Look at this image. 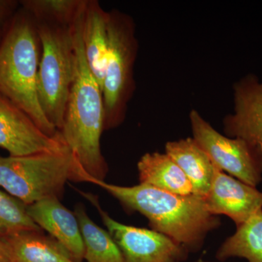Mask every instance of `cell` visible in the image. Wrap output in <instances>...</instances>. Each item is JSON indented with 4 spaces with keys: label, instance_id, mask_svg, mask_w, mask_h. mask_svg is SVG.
I'll return each instance as SVG.
<instances>
[{
    "label": "cell",
    "instance_id": "obj_1",
    "mask_svg": "<svg viewBox=\"0 0 262 262\" xmlns=\"http://www.w3.org/2000/svg\"><path fill=\"white\" fill-rule=\"evenodd\" d=\"M91 184L110 193L127 211L144 215L151 229L173 239L189 253L199 251L208 234L221 225L218 215L208 211L204 198L195 194L179 195L141 183L133 187L105 181Z\"/></svg>",
    "mask_w": 262,
    "mask_h": 262
},
{
    "label": "cell",
    "instance_id": "obj_2",
    "mask_svg": "<svg viewBox=\"0 0 262 262\" xmlns=\"http://www.w3.org/2000/svg\"><path fill=\"white\" fill-rule=\"evenodd\" d=\"M83 13L75 24V78L59 132L92 183L104 181L108 168L101 149V134L105 131L103 94L84 55L81 34Z\"/></svg>",
    "mask_w": 262,
    "mask_h": 262
},
{
    "label": "cell",
    "instance_id": "obj_3",
    "mask_svg": "<svg viewBox=\"0 0 262 262\" xmlns=\"http://www.w3.org/2000/svg\"><path fill=\"white\" fill-rule=\"evenodd\" d=\"M40 56L37 24L20 7L0 42V94L27 114L45 134L55 137L60 132L46 118L38 98Z\"/></svg>",
    "mask_w": 262,
    "mask_h": 262
},
{
    "label": "cell",
    "instance_id": "obj_4",
    "mask_svg": "<svg viewBox=\"0 0 262 262\" xmlns=\"http://www.w3.org/2000/svg\"><path fill=\"white\" fill-rule=\"evenodd\" d=\"M69 147L20 157L0 156V187L27 206L61 200L68 182L91 183Z\"/></svg>",
    "mask_w": 262,
    "mask_h": 262
},
{
    "label": "cell",
    "instance_id": "obj_5",
    "mask_svg": "<svg viewBox=\"0 0 262 262\" xmlns=\"http://www.w3.org/2000/svg\"><path fill=\"white\" fill-rule=\"evenodd\" d=\"M35 22L41 43L38 98L46 118L60 131L75 78L77 21L71 25L42 20Z\"/></svg>",
    "mask_w": 262,
    "mask_h": 262
},
{
    "label": "cell",
    "instance_id": "obj_6",
    "mask_svg": "<svg viewBox=\"0 0 262 262\" xmlns=\"http://www.w3.org/2000/svg\"><path fill=\"white\" fill-rule=\"evenodd\" d=\"M108 48L102 86L104 130L120 126L136 90L134 66L139 43L134 19L118 10L108 12Z\"/></svg>",
    "mask_w": 262,
    "mask_h": 262
},
{
    "label": "cell",
    "instance_id": "obj_7",
    "mask_svg": "<svg viewBox=\"0 0 262 262\" xmlns=\"http://www.w3.org/2000/svg\"><path fill=\"white\" fill-rule=\"evenodd\" d=\"M192 137L220 170L257 187L262 180V156L247 141L222 135L195 110L189 113Z\"/></svg>",
    "mask_w": 262,
    "mask_h": 262
},
{
    "label": "cell",
    "instance_id": "obj_8",
    "mask_svg": "<svg viewBox=\"0 0 262 262\" xmlns=\"http://www.w3.org/2000/svg\"><path fill=\"white\" fill-rule=\"evenodd\" d=\"M80 193L96 207L125 262H184L187 259L189 251L173 239L153 229L120 223L103 211L97 196Z\"/></svg>",
    "mask_w": 262,
    "mask_h": 262
},
{
    "label": "cell",
    "instance_id": "obj_9",
    "mask_svg": "<svg viewBox=\"0 0 262 262\" xmlns=\"http://www.w3.org/2000/svg\"><path fill=\"white\" fill-rule=\"evenodd\" d=\"M68 147L61 134L47 135L23 110L0 94V148L10 156L59 151Z\"/></svg>",
    "mask_w": 262,
    "mask_h": 262
},
{
    "label": "cell",
    "instance_id": "obj_10",
    "mask_svg": "<svg viewBox=\"0 0 262 262\" xmlns=\"http://www.w3.org/2000/svg\"><path fill=\"white\" fill-rule=\"evenodd\" d=\"M233 113L224 118L225 136L247 141L262 156V80L249 73L233 84Z\"/></svg>",
    "mask_w": 262,
    "mask_h": 262
},
{
    "label": "cell",
    "instance_id": "obj_11",
    "mask_svg": "<svg viewBox=\"0 0 262 262\" xmlns=\"http://www.w3.org/2000/svg\"><path fill=\"white\" fill-rule=\"evenodd\" d=\"M204 199L208 211L215 215H227L236 227L262 209V192L257 187L231 177L217 166L211 189Z\"/></svg>",
    "mask_w": 262,
    "mask_h": 262
},
{
    "label": "cell",
    "instance_id": "obj_12",
    "mask_svg": "<svg viewBox=\"0 0 262 262\" xmlns=\"http://www.w3.org/2000/svg\"><path fill=\"white\" fill-rule=\"evenodd\" d=\"M33 221L64 248L76 262L84 260V247L75 213L58 198H48L27 206Z\"/></svg>",
    "mask_w": 262,
    "mask_h": 262
},
{
    "label": "cell",
    "instance_id": "obj_13",
    "mask_svg": "<svg viewBox=\"0 0 262 262\" xmlns=\"http://www.w3.org/2000/svg\"><path fill=\"white\" fill-rule=\"evenodd\" d=\"M108 12L96 0H86L82 16V34L88 64L101 91L107 59Z\"/></svg>",
    "mask_w": 262,
    "mask_h": 262
},
{
    "label": "cell",
    "instance_id": "obj_14",
    "mask_svg": "<svg viewBox=\"0 0 262 262\" xmlns=\"http://www.w3.org/2000/svg\"><path fill=\"white\" fill-rule=\"evenodd\" d=\"M165 154L182 169L194 189V194L205 198L211 189L216 165L193 137L168 141Z\"/></svg>",
    "mask_w": 262,
    "mask_h": 262
},
{
    "label": "cell",
    "instance_id": "obj_15",
    "mask_svg": "<svg viewBox=\"0 0 262 262\" xmlns=\"http://www.w3.org/2000/svg\"><path fill=\"white\" fill-rule=\"evenodd\" d=\"M139 182L179 195L194 194L187 176L165 153L143 155L137 164Z\"/></svg>",
    "mask_w": 262,
    "mask_h": 262
},
{
    "label": "cell",
    "instance_id": "obj_16",
    "mask_svg": "<svg viewBox=\"0 0 262 262\" xmlns=\"http://www.w3.org/2000/svg\"><path fill=\"white\" fill-rule=\"evenodd\" d=\"M3 241L10 262H76L56 239L43 232H24Z\"/></svg>",
    "mask_w": 262,
    "mask_h": 262
},
{
    "label": "cell",
    "instance_id": "obj_17",
    "mask_svg": "<svg viewBox=\"0 0 262 262\" xmlns=\"http://www.w3.org/2000/svg\"><path fill=\"white\" fill-rule=\"evenodd\" d=\"M235 257L262 262V209L237 226L233 235L226 239L215 254L221 261Z\"/></svg>",
    "mask_w": 262,
    "mask_h": 262
},
{
    "label": "cell",
    "instance_id": "obj_18",
    "mask_svg": "<svg viewBox=\"0 0 262 262\" xmlns=\"http://www.w3.org/2000/svg\"><path fill=\"white\" fill-rule=\"evenodd\" d=\"M74 213L80 224L86 261L125 262L113 237L90 218L83 204H77Z\"/></svg>",
    "mask_w": 262,
    "mask_h": 262
},
{
    "label": "cell",
    "instance_id": "obj_19",
    "mask_svg": "<svg viewBox=\"0 0 262 262\" xmlns=\"http://www.w3.org/2000/svg\"><path fill=\"white\" fill-rule=\"evenodd\" d=\"M86 0H24L20 5L35 20L73 24L84 11Z\"/></svg>",
    "mask_w": 262,
    "mask_h": 262
},
{
    "label": "cell",
    "instance_id": "obj_20",
    "mask_svg": "<svg viewBox=\"0 0 262 262\" xmlns=\"http://www.w3.org/2000/svg\"><path fill=\"white\" fill-rule=\"evenodd\" d=\"M42 231L31 218L27 205L0 189V238Z\"/></svg>",
    "mask_w": 262,
    "mask_h": 262
},
{
    "label": "cell",
    "instance_id": "obj_21",
    "mask_svg": "<svg viewBox=\"0 0 262 262\" xmlns=\"http://www.w3.org/2000/svg\"><path fill=\"white\" fill-rule=\"evenodd\" d=\"M20 2L0 0V42L4 37L8 25L20 8Z\"/></svg>",
    "mask_w": 262,
    "mask_h": 262
},
{
    "label": "cell",
    "instance_id": "obj_22",
    "mask_svg": "<svg viewBox=\"0 0 262 262\" xmlns=\"http://www.w3.org/2000/svg\"><path fill=\"white\" fill-rule=\"evenodd\" d=\"M0 262H10L4 242L0 238Z\"/></svg>",
    "mask_w": 262,
    "mask_h": 262
}]
</instances>
